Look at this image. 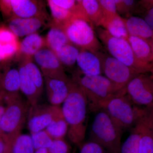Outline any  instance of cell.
<instances>
[{
    "label": "cell",
    "instance_id": "obj_1",
    "mask_svg": "<svg viewBox=\"0 0 153 153\" xmlns=\"http://www.w3.org/2000/svg\"><path fill=\"white\" fill-rule=\"evenodd\" d=\"M87 107V99L84 91L71 80L69 94L61 109L68 124V139L79 147L85 137Z\"/></svg>",
    "mask_w": 153,
    "mask_h": 153
},
{
    "label": "cell",
    "instance_id": "obj_2",
    "mask_svg": "<svg viewBox=\"0 0 153 153\" xmlns=\"http://www.w3.org/2000/svg\"><path fill=\"white\" fill-rule=\"evenodd\" d=\"M72 80L84 91L88 106L92 112L102 110L108 100L113 96L126 94L109 79L101 75H86L82 73L79 75L76 73Z\"/></svg>",
    "mask_w": 153,
    "mask_h": 153
},
{
    "label": "cell",
    "instance_id": "obj_3",
    "mask_svg": "<svg viewBox=\"0 0 153 153\" xmlns=\"http://www.w3.org/2000/svg\"><path fill=\"white\" fill-rule=\"evenodd\" d=\"M4 101L7 106L0 122L1 134L10 144L21 134L31 105L28 101H24L19 94H5Z\"/></svg>",
    "mask_w": 153,
    "mask_h": 153
},
{
    "label": "cell",
    "instance_id": "obj_4",
    "mask_svg": "<svg viewBox=\"0 0 153 153\" xmlns=\"http://www.w3.org/2000/svg\"><path fill=\"white\" fill-rule=\"evenodd\" d=\"M95 29L97 37L106 47L110 55L138 74H153V65L143 63L138 59L127 40L114 37L100 27H96Z\"/></svg>",
    "mask_w": 153,
    "mask_h": 153
},
{
    "label": "cell",
    "instance_id": "obj_5",
    "mask_svg": "<svg viewBox=\"0 0 153 153\" xmlns=\"http://www.w3.org/2000/svg\"><path fill=\"white\" fill-rule=\"evenodd\" d=\"M123 130L104 110L97 112L90 131V140L97 143L108 153H121Z\"/></svg>",
    "mask_w": 153,
    "mask_h": 153
},
{
    "label": "cell",
    "instance_id": "obj_6",
    "mask_svg": "<svg viewBox=\"0 0 153 153\" xmlns=\"http://www.w3.org/2000/svg\"><path fill=\"white\" fill-rule=\"evenodd\" d=\"M62 28L71 44L81 50L94 54L104 50L92 26L84 19L73 17Z\"/></svg>",
    "mask_w": 153,
    "mask_h": 153
},
{
    "label": "cell",
    "instance_id": "obj_7",
    "mask_svg": "<svg viewBox=\"0 0 153 153\" xmlns=\"http://www.w3.org/2000/svg\"><path fill=\"white\" fill-rule=\"evenodd\" d=\"M133 104L127 94H117L108 100L102 110L123 131L134 126L136 121L138 107Z\"/></svg>",
    "mask_w": 153,
    "mask_h": 153
},
{
    "label": "cell",
    "instance_id": "obj_8",
    "mask_svg": "<svg viewBox=\"0 0 153 153\" xmlns=\"http://www.w3.org/2000/svg\"><path fill=\"white\" fill-rule=\"evenodd\" d=\"M100 60L102 73L126 94V87L130 81L139 74L126 66L104 50L95 54Z\"/></svg>",
    "mask_w": 153,
    "mask_h": 153
},
{
    "label": "cell",
    "instance_id": "obj_9",
    "mask_svg": "<svg viewBox=\"0 0 153 153\" xmlns=\"http://www.w3.org/2000/svg\"><path fill=\"white\" fill-rule=\"evenodd\" d=\"M3 15L9 20L14 18L34 17L48 19L44 2L33 0H4L0 1Z\"/></svg>",
    "mask_w": 153,
    "mask_h": 153
},
{
    "label": "cell",
    "instance_id": "obj_10",
    "mask_svg": "<svg viewBox=\"0 0 153 153\" xmlns=\"http://www.w3.org/2000/svg\"><path fill=\"white\" fill-rule=\"evenodd\" d=\"M126 92L134 104L145 107L153 105V74H138L127 85Z\"/></svg>",
    "mask_w": 153,
    "mask_h": 153
},
{
    "label": "cell",
    "instance_id": "obj_11",
    "mask_svg": "<svg viewBox=\"0 0 153 153\" xmlns=\"http://www.w3.org/2000/svg\"><path fill=\"white\" fill-rule=\"evenodd\" d=\"M33 59L38 64L44 77L64 81L69 80L57 55L47 47L36 53Z\"/></svg>",
    "mask_w": 153,
    "mask_h": 153
},
{
    "label": "cell",
    "instance_id": "obj_12",
    "mask_svg": "<svg viewBox=\"0 0 153 153\" xmlns=\"http://www.w3.org/2000/svg\"><path fill=\"white\" fill-rule=\"evenodd\" d=\"M134 126L140 134L138 153H153V105L139 108Z\"/></svg>",
    "mask_w": 153,
    "mask_h": 153
},
{
    "label": "cell",
    "instance_id": "obj_13",
    "mask_svg": "<svg viewBox=\"0 0 153 153\" xmlns=\"http://www.w3.org/2000/svg\"><path fill=\"white\" fill-rule=\"evenodd\" d=\"M60 106L36 105L30 106L28 115V126L30 133L44 130L51 123Z\"/></svg>",
    "mask_w": 153,
    "mask_h": 153
},
{
    "label": "cell",
    "instance_id": "obj_14",
    "mask_svg": "<svg viewBox=\"0 0 153 153\" xmlns=\"http://www.w3.org/2000/svg\"><path fill=\"white\" fill-rule=\"evenodd\" d=\"M46 20L38 17L12 18L9 20L8 28L17 37H26L36 33L44 26Z\"/></svg>",
    "mask_w": 153,
    "mask_h": 153
},
{
    "label": "cell",
    "instance_id": "obj_15",
    "mask_svg": "<svg viewBox=\"0 0 153 153\" xmlns=\"http://www.w3.org/2000/svg\"><path fill=\"white\" fill-rule=\"evenodd\" d=\"M48 100L51 105L60 106L67 98L71 80H60L44 77Z\"/></svg>",
    "mask_w": 153,
    "mask_h": 153
},
{
    "label": "cell",
    "instance_id": "obj_16",
    "mask_svg": "<svg viewBox=\"0 0 153 153\" xmlns=\"http://www.w3.org/2000/svg\"><path fill=\"white\" fill-rule=\"evenodd\" d=\"M46 47L45 38L37 33L26 36L21 42L16 57L20 62L33 60L36 53Z\"/></svg>",
    "mask_w": 153,
    "mask_h": 153
},
{
    "label": "cell",
    "instance_id": "obj_17",
    "mask_svg": "<svg viewBox=\"0 0 153 153\" xmlns=\"http://www.w3.org/2000/svg\"><path fill=\"white\" fill-rule=\"evenodd\" d=\"M19 45L18 37L8 27H0V62L7 61L16 56Z\"/></svg>",
    "mask_w": 153,
    "mask_h": 153
},
{
    "label": "cell",
    "instance_id": "obj_18",
    "mask_svg": "<svg viewBox=\"0 0 153 153\" xmlns=\"http://www.w3.org/2000/svg\"><path fill=\"white\" fill-rule=\"evenodd\" d=\"M123 19L129 36L143 38L150 43L153 30L144 19L133 16Z\"/></svg>",
    "mask_w": 153,
    "mask_h": 153
},
{
    "label": "cell",
    "instance_id": "obj_19",
    "mask_svg": "<svg viewBox=\"0 0 153 153\" xmlns=\"http://www.w3.org/2000/svg\"><path fill=\"white\" fill-rule=\"evenodd\" d=\"M82 19L93 27H100L103 15L98 0L77 1Z\"/></svg>",
    "mask_w": 153,
    "mask_h": 153
},
{
    "label": "cell",
    "instance_id": "obj_20",
    "mask_svg": "<svg viewBox=\"0 0 153 153\" xmlns=\"http://www.w3.org/2000/svg\"><path fill=\"white\" fill-rule=\"evenodd\" d=\"M76 63L81 70V73L85 75H101L100 60L94 53L85 50H81L77 57Z\"/></svg>",
    "mask_w": 153,
    "mask_h": 153
},
{
    "label": "cell",
    "instance_id": "obj_21",
    "mask_svg": "<svg viewBox=\"0 0 153 153\" xmlns=\"http://www.w3.org/2000/svg\"><path fill=\"white\" fill-rule=\"evenodd\" d=\"M20 75V90L27 99L31 106L38 104V100L41 94L39 93L26 71L23 64L20 63L19 68Z\"/></svg>",
    "mask_w": 153,
    "mask_h": 153
},
{
    "label": "cell",
    "instance_id": "obj_22",
    "mask_svg": "<svg viewBox=\"0 0 153 153\" xmlns=\"http://www.w3.org/2000/svg\"><path fill=\"white\" fill-rule=\"evenodd\" d=\"M127 40L137 58L143 63L153 66L152 50L150 43L143 38L129 36Z\"/></svg>",
    "mask_w": 153,
    "mask_h": 153
},
{
    "label": "cell",
    "instance_id": "obj_23",
    "mask_svg": "<svg viewBox=\"0 0 153 153\" xmlns=\"http://www.w3.org/2000/svg\"><path fill=\"white\" fill-rule=\"evenodd\" d=\"M0 85L4 94H19L20 83L19 69L7 68L3 73H0Z\"/></svg>",
    "mask_w": 153,
    "mask_h": 153
},
{
    "label": "cell",
    "instance_id": "obj_24",
    "mask_svg": "<svg viewBox=\"0 0 153 153\" xmlns=\"http://www.w3.org/2000/svg\"><path fill=\"white\" fill-rule=\"evenodd\" d=\"M100 26L111 36L127 40L129 36L123 19L120 15L103 16Z\"/></svg>",
    "mask_w": 153,
    "mask_h": 153
},
{
    "label": "cell",
    "instance_id": "obj_25",
    "mask_svg": "<svg viewBox=\"0 0 153 153\" xmlns=\"http://www.w3.org/2000/svg\"><path fill=\"white\" fill-rule=\"evenodd\" d=\"M44 130L53 140L63 139L68 132V125L61 107L58 110L51 123Z\"/></svg>",
    "mask_w": 153,
    "mask_h": 153
},
{
    "label": "cell",
    "instance_id": "obj_26",
    "mask_svg": "<svg viewBox=\"0 0 153 153\" xmlns=\"http://www.w3.org/2000/svg\"><path fill=\"white\" fill-rule=\"evenodd\" d=\"M45 39L46 47L54 52L65 45L72 44L63 29L55 26H51Z\"/></svg>",
    "mask_w": 153,
    "mask_h": 153
},
{
    "label": "cell",
    "instance_id": "obj_27",
    "mask_svg": "<svg viewBox=\"0 0 153 153\" xmlns=\"http://www.w3.org/2000/svg\"><path fill=\"white\" fill-rule=\"evenodd\" d=\"M47 3L52 17L51 26L62 28L66 22L74 17L71 11L55 4L52 0H48Z\"/></svg>",
    "mask_w": 153,
    "mask_h": 153
},
{
    "label": "cell",
    "instance_id": "obj_28",
    "mask_svg": "<svg viewBox=\"0 0 153 153\" xmlns=\"http://www.w3.org/2000/svg\"><path fill=\"white\" fill-rule=\"evenodd\" d=\"M80 51L72 44L63 46L55 53L63 66L71 67L76 62Z\"/></svg>",
    "mask_w": 153,
    "mask_h": 153
},
{
    "label": "cell",
    "instance_id": "obj_29",
    "mask_svg": "<svg viewBox=\"0 0 153 153\" xmlns=\"http://www.w3.org/2000/svg\"><path fill=\"white\" fill-rule=\"evenodd\" d=\"M33 60H26L20 63L23 64L30 79L41 94L44 89V77L40 68L33 62Z\"/></svg>",
    "mask_w": 153,
    "mask_h": 153
},
{
    "label": "cell",
    "instance_id": "obj_30",
    "mask_svg": "<svg viewBox=\"0 0 153 153\" xmlns=\"http://www.w3.org/2000/svg\"><path fill=\"white\" fill-rule=\"evenodd\" d=\"M12 153H35L31 136L20 134L10 144Z\"/></svg>",
    "mask_w": 153,
    "mask_h": 153
},
{
    "label": "cell",
    "instance_id": "obj_31",
    "mask_svg": "<svg viewBox=\"0 0 153 153\" xmlns=\"http://www.w3.org/2000/svg\"><path fill=\"white\" fill-rule=\"evenodd\" d=\"M140 134L137 128L134 126L129 136L121 147V153H138Z\"/></svg>",
    "mask_w": 153,
    "mask_h": 153
},
{
    "label": "cell",
    "instance_id": "obj_32",
    "mask_svg": "<svg viewBox=\"0 0 153 153\" xmlns=\"http://www.w3.org/2000/svg\"><path fill=\"white\" fill-rule=\"evenodd\" d=\"M31 134L35 151L41 149H48L53 143V140L45 130L32 133Z\"/></svg>",
    "mask_w": 153,
    "mask_h": 153
},
{
    "label": "cell",
    "instance_id": "obj_33",
    "mask_svg": "<svg viewBox=\"0 0 153 153\" xmlns=\"http://www.w3.org/2000/svg\"><path fill=\"white\" fill-rule=\"evenodd\" d=\"M118 14L127 16L126 18L131 16L137 10V1L134 0H115Z\"/></svg>",
    "mask_w": 153,
    "mask_h": 153
},
{
    "label": "cell",
    "instance_id": "obj_34",
    "mask_svg": "<svg viewBox=\"0 0 153 153\" xmlns=\"http://www.w3.org/2000/svg\"><path fill=\"white\" fill-rule=\"evenodd\" d=\"M71 147L64 139L55 140L50 148L48 153H70Z\"/></svg>",
    "mask_w": 153,
    "mask_h": 153
},
{
    "label": "cell",
    "instance_id": "obj_35",
    "mask_svg": "<svg viewBox=\"0 0 153 153\" xmlns=\"http://www.w3.org/2000/svg\"><path fill=\"white\" fill-rule=\"evenodd\" d=\"M79 148L80 153H108L101 146L92 141L81 145Z\"/></svg>",
    "mask_w": 153,
    "mask_h": 153
},
{
    "label": "cell",
    "instance_id": "obj_36",
    "mask_svg": "<svg viewBox=\"0 0 153 153\" xmlns=\"http://www.w3.org/2000/svg\"><path fill=\"white\" fill-rule=\"evenodd\" d=\"M103 16L119 15L115 0H98Z\"/></svg>",
    "mask_w": 153,
    "mask_h": 153
},
{
    "label": "cell",
    "instance_id": "obj_37",
    "mask_svg": "<svg viewBox=\"0 0 153 153\" xmlns=\"http://www.w3.org/2000/svg\"><path fill=\"white\" fill-rule=\"evenodd\" d=\"M153 8V0H143L138 1L137 10L139 12H146Z\"/></svg>",
    "mask_w": 153,
    "mask_h": 153
},
{
    "label": "cell",
    "instance_id": "obj_38",
    "mask_svg": "<svg viewBox=\"0 0 153 153\" xmlns=\"http://www.w3.org/2000/svg\"><path fill=\"white\" fill-rule=\"evenodd\" d=\"M10 149V143L1 134H0V153H6Z\"/></svg>",
    "mask_w": 153,
    "mask_h": 153
},
{
    "label": "cell",
    "instance_id": "obj_39",
    "mask_svg": "<svg viewBox=\"0 0 153 153\" xmlns=\"http://www.w3.org/2000/svg\"><path fill=\"white\" fill-rule=\"evenodd\" d=\"M144 18L153 30V8L144 12Z\"/></svg>",
    "mask_w": 153,
    "mask_h": 153
},
{
    "label": "cell",
    "instance_id": "obj_40",
    "mask_svg": "<svg viewBox=\"0 0 153 153\" xmlns=\"http://www.w3.org/2000/svg\"><path fill=\"white\" fill-rule=\"evenodd\" d=\"M2 102H0V122H1V119L2 117L5 110L6 107H5L4 105L2 104ZM0 134H1V128H0Z\"/></svg>",
    "mask_w": 153,
    "mask_h": 153
},
{
    "label": "cell",
    "instance_id": "obj_41",
    "mask_svg": "<svg viewBox=\"0 0 153 153\" xmlns=\"http://www.w3.org/2000/svg\"><path fill=\"white\" fill-rule=\"evenodd\" d=\"M35 153H48V149H41L37 150L35 152Z\"/></svg>",
    "mask_w": 153,
    "mask_h": 153
},
{
    "label": "cell",
    "instance_id": "obj_42",
    "mask_svg": "<svg viewBox=\"0 0 153 153\" xmlns=\"http://www.w3.org/2000/svg\"><path fill=\"white\" fill-rule=\"evenodd\" d=\"M151 46H152V50L153 56V38L152 39V41L150 42Z\"/></svg>",
    "mask_w": 153,
    "mask_h": 153
},
{
    "label": "cell",
    "instance_id": "obj_43",
    "mask_svg": "<svg viewBox=\"0 0 153 153\" xmlns=\"http://www.w3.org/2000/svg\"><path fill=\"white\" fill-rule=\"evenodd\" d=\"M3 93V91L2 90L1 88V85H0V96Z\"/></svg>",
    "mask_w": 153,
    "mask_h": 153
},
{
    "label": "cell",
    "instance_id": "obj_44",
    "mask_svg": "<svg viewBox=\"0 0 153 153\" xmlns=\"http://www.w3.org/2000/svg\"><path fill=\"white\" fill-rule=\"evenodd\" d=\"M6 153H11L10 151V149H9V150Z\"/></svg>",
    "mask_w": 153,
    "mask_h": 153
}]
</instances>
